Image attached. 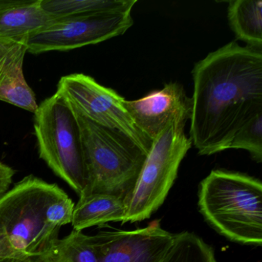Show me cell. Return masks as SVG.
<instances>
[{
    "instance_id": "6da1fadb",
    "label": "cell",
    "mask_w": 262,
    "mask_h": 262,
    "mask_svg": "<svg viewBox=\"0 0 262 262\" xmlns=\"http://www.w3.org/2000/svg\"><path fill=\"white\" fill-rule=\"evenodd\" d=\"M190 139L201 156L228 149L237 133L262 114V50L233 41L198 62Z\"/></svg>"
},
{
    "instance_id": "7a4b0ae2",
    "label": "cell",
    "mask_w": 262,
    "mask_h": 262,
    "mask_svg": "<svg viewBox=\"0 0 262 262\" xmlns=\"http://www.w3.org/2000/svg\"><path fill=\"white\" fill-rule=\"evenodd\" d=\"M75 204L57 184L26 176L0 197V262H33L72 223Z\"/></svg>"
},
{
    "instance_id": "3957f363",
    "label": "cell",
    "mask_w": 262,
    "mask_h": 262,
    "mask_svg": "<svg viewBox=\"0 0 262 262\" xmlns=\"http://www.w3.org/2000/svg\"><path fill=\"white\" fill-rule=\"evenodd\" d=\"M199 211L210 226L231 242L262 245V183L244 173L213 170L201 182Z\"/></svg>"
},
{
    "instance_id": "277c9868",
    "label": "cell",
    "mask_w": 262,
    "mask_h": 262,
    "mask_svg": "<svg viewBox=\"0 0 262 262\" xmlns=\"http://www.w3.org/2000/svg\"><path fill=\"white\" fill-rule=\"evenodd\" d=\"M76 115L87 168L86 187L79 198L106 194L120 198L125 202L148 154L122 132Z\"/></svg>"
},
{
    "instance_id": "5b68a950",
    "label": "cell",
    "mask_w": 262,
    "mask_h": 262,
    "mask_svg": "<svg viewBox=\"0 0 262 262\" xmlns=\"http://www.w3.org/2000/svg\"><path fill=\"white\" fill-rule=\"evenodd\" d=\"M39 158L79 197L87 185V168L77 115L56 92L35 112Z\"/></svg>"
},
{
    "instance_id": "8992f818",
    "label": "cell",
    "mask_w": 262,
    "mask_h": 262,
    "mask_svg": "<svg viewBox=\"0 0 262 262\" xmlns=\"http://www.w3.org/2000/svg\"><path fill=\"white\" fill-rule=\"evenodd\" d=\"M189 116H176L152 142L139 179L125 201L122 224L149 219L165 202L191 140L185 134Z\"/></svg>"
},
{
    "instance_id": "52a82bcc",
    "label": "cell",
    "mask_w": 262,
    "mask_h": 262,
    "mask_svg": "<svg viewBox=\"0 0 262 262\" xmlns=\"http://www.w3.org/2000/svg\"><path fill=\"white\" fill-rule=\"evenodd\" d=\"M56 92L77 114L102 126L122 132L146 154L149 152L152 142L137 128L124 106L125 98L114 90L86 75L73 73L61 78Z\"/></svg>"
},
{
    "instance_id": "ba28073f",
    "label": "cell",
    "mask_w": 262,
    "mask_h": 262,
    "mask_svg": "<svg viewBox=\"0 0 262 262\" xmlns=\"http://www.w3.org/2000/svg\"><path fill=\"white\" fill-rule=\"evenodd\" d=\"M132 12L100 13L58 18L27 40V52L33 55L70 51L95 45L123 35L134 24Z\"/></svg>"
},
{
    "instance_id": "9c48e42d",
    "label": "cell",
    "mask_w": 262,
    "mask_h": 262,
    "mask_svg": "<svg viewBox=\"0 0 262 262\" xmlns=\"http://www.w3.org/2000/svg\"><path fill=\"white\" fill-rule=\"evenodd\" d=\"M176 235L155 221L133 231H101L93 238L99 262H162Z\"/></svg>"
},
{
    "instance_id": "30bf717a",
    "label": "cell",
    "mask_w": 262,
    "mask_h": 262,
    "mask_svg": "<svg viewBox=\"0 0 262 262\" xmlns=\"http://www.w3.org/2000/svg\"><path fill=\"white\" fill-rule=\"evenodd\" d=\"M123 104L137 128L151 142L176 116L191 117V98L178 82H168L137 100L125 99Z\"/></svg>"
},
{
    "instance_id": "8fae6325",
    "label": "cell",
    "mask_w": 262,
    "mask_h": 262,
    "mask_svg": "<svg viewBox=\"0 0 262 262\" xmlns=\"http://www.w3.org/2000/svg\"><path fill=\"white\" fill-rule=\"evenodd\" d=\"M27 52V41L0 42V101L35 113L39 105L24 74Z\"/></svg>"
},
{
    "instance_id": "7c38bea8",
    "label": "cell",
    "mask_w": 262,
    "mask_h": 262,
    "mask_svg": "<svg viewBox=\"0 0 262 262\" xmlns=\"http://www.w3.org/2000/svg\"><path fill=\"white\" fill-rule=\"evenodd\" d=\"M40 4L41 0H0V42L27 41L58 19Z\"/></svg>"
},
{
    "instance_id": "4fadbf2b",
    "label": "cell",
    "mask_w": 262,
    "mask_h": 262,
    "mask_svg": "<svg viewBox=\"0 0 262 262\" xmlns=\"http://www.w3.org/2000/svg\"><path fill=\"white\" fill-rule=\"evenodd\" d=\"M125 214L123 199L112 194H90L79 198L75 205L71 225L75 231H83L108 222H122Z\"/></svg>"
},
{
    "instance_id": "5bb4252c",
    "label": "cell",
    "mask_w": 262,
    "mask_h": 262,
    "mask_svg": "<svg viewBox=\"0 0 262 262\" xmlns=\"http://www.w3.org/2000/svg\"><path fill=\"white\" fill-rule=\"evenodd\" d=\"M228 19L237 39L248 47L262 50V1H229Z\"/></svg>"
},
{
    "instance_id": "9a60e30c",
    "label": "cell",
    "mask_w": 262,
    "mask_h": 262,
    "mask_svg": "<svg viewBox=\"0 0 262 262\" xmlns=\"http://www.w3.org/2000/svg\"><path fill=\"white\" fill-rule=\"evenodd\" d=\"M136 0H41L42 10L55 17L132 12Z\"/></svg>"
},
{
    "instance_id": "2e32d148",
    "label": "cell",
    "mask_w": 262,
    "mask_h": 262,
    "mask_svg": "<svg viewBox=\"0 0 262 262\" xmlns=\"http://www.w3.org/2000/svg\"><path fill=\"white\" fill-rule=\"evenodd\" d=\"M33 262H99V256L93 236L73 230Z\"/></svg>"
},
{
    "instance_id": "e0dca14e",
    "label": "cell",
    "mask_w": 262,
    "mask_h": 262,
    "mask_svg": "<svg viewBox=\"0 0 262 262\" xmlns=\"http://www.w3.org/2000/svg\"><path fill=\"white\" fill-rule=\"evenodd\" d=\"M162 262H217L214 249L197 234H176L174 243Z\"/></svg>"
},
{
    "instance_id": "ac0fdd59",
    "label": "cell",
    "mask_w": 262,
    "mask_h": 262,
    "mask_svg": "<svg viewBox=\"0 0 262 262\" xmlns=\"http://www.w3.org/2000/svg\"><path fill=\"white\" fill-rule=\"evenodd\" d=\"M228 149L245 150L254 161L258 163L262 162V114L257 115L242 127Z\"/></svg>"
},
{
    "instance_id": "d6986e66",
    "label": "cell",
    "mask_w": 262,
    "mask_h": 262,
    "mask_svg": "<svg viewBox=\"0 0 262 262\" xmlns=\"http://www.w3.org/2000/svg\"><path fill=\"white\" fill-rule=\"evenodd\" d=\"M16 171L0 161V197L10 190Z\"/></svg>"
}]
</instances>
